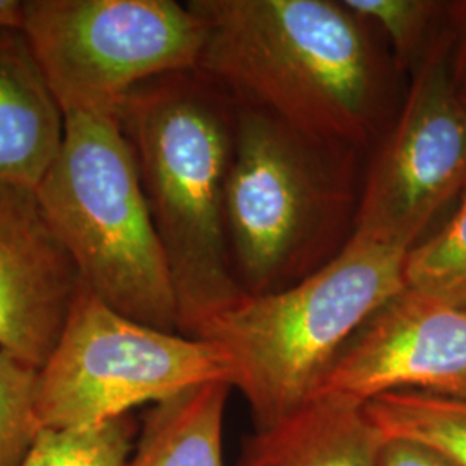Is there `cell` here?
<instances>
[{
	"mask_svg": "<svg viewBox=\"0 0 466 466\" xmlns=\"http://www.w3.org/2000/svg\"><path fill=\"white\" fill-rule=\"evenodd\" d=\"M198 71L237 106L360 154L392 121L400 71L382 36L342 0H190Z\"/></svg>",
	"mask_w": 466,
	"mask_h": 466,
	"instance_id": "cell-1",
	"label": "cell"
},
{
	"mask_svg": "<svg viewBox=\"0 0 466 466\" xmlns=\"http://www.w3.org/2000/svg\"><path fill=\"white\" fill-rule=\"evenodd\" d=\"M117 117L127 135L177 299V330L190 337L246 294L227 237V185L237 104L198 69L135 86Z\"/></svg>",
	"mask_w": 466,
	"mask_h": 466,
	"instance_id": "cell-2",
	"label": "cell"
},
{
	"mask_svg": "<svg viewBox=\"0 0 466 466\" xmlns=\"http://www.w3.org/2000/svg\"><path fill=\"white\" fill-rule=\"evenodd\" d=\"M408 250L350 237L308 279L244 296L208 318L192 339L215 346L228 380L248 400L256 429L313 400L333 361L404 285Z\"/></svg>",
	"mask_w": 466,
	"mask_h": 466,
	"instance_id": "cell-3",
	"label": "cell"
},
{
	"mask_svg": "<svg viewBox=\"0 0 466 466\" xmlns=\"http://www.w3.org/2000/svg\"><path fill=\"white\" fill-rule=\"evenodd\" d=\"M361 154L319 144L237 106L227 185V237L246 296L282 290L313 275L354 233Z\"/></svg>",
	"mask_w": 466,
	"mask_h": 466,
	"instance_id": "cell-4",
	"label": "cell"
},
{
	"mask_svg": "<svg viewBox=\"0 0 466 466\" xmlns=\"http://www.w3.org/2000/svg\"><path fill=\"white\" fill-rule=\"evenodd\" d=\"M35 194L86 289L123 317L178 333L167 254L117 115H66Z\"/></svg>",
	"mask_w": 466,
	"mask_h": 466,
	"instance_id": "cell-5",
	"label": "cell"
},
{
	"mask_svg": "<svg viewBox=\"0 0 466 466\" xmlns=\"http://www.w3.org/2000/svg\"><path fill=\"white\" fill-rule=\"evenodd\" d=\"M21 32L66 115H117L135 86L198 69L202 25L175 0H26Z\"/></svg>",
	"mask_w": 466,
	"mask_h": 466,
	"instance_id": "cell-6",
	"label": "cell"
},
{
	"mask_svg": "<svg viewBox=\"0 0 466 466\" xmlns=\"http://www.w3.org/2000/svg\"><path fill=\"white\" fill-rule=\"evenodd\" d=\"M221 379L228 370L215 346L123 317L82 283L40 368L36 415L44 431L90 429Z\"/></svg>",
	"mask_w": 466,
	"mask_h": 466,
	"instance_id": "cell-7",
	"label": "cell"
},
{
	"mask_svg": "<svg viewBox=\"0 0 466 466\" xmlns=\"http://www.w3.org/2000/svg\"><path fill=\"white\" fill-rule=\"evenodd\" d=\"M398 116L373 147L352 237L410 250L466 188V106L452 66V34H437Z\"/></svg>",
	"mask_w": 466,
	"mask_h": 466,
	"instance_id": "cell-8",
	"label": "cell"
},
{
	"mask_svg": "<svg viewBox=\"0 0 466 466\" xmlns=\"http://www.w3.org/2000/svg\"><path fill=\"white\" fill-rule=\"evenodd\" d=\"M402 390L466 400V308L402 289L350 339L315 396L367 404Z\"/></svg>",
	"mask_w": 466,
	"mask_h": 466,
	"instance_id": "cell-9",
	"label": "cell"
},
{
	"mask_svg": "<svg viewBox=\"0 0 466 466\" xmlns=\"http://www.w3.org/2000/svg\"><path fill=\"white\" fill-rule=\"evenodd\" d=\"M82 283L35 190L0 182V350L44 367Z\"/></svg>",
	"mask_w": 466,
	"mask_h": 466,
	"instance_id": "cell-10",
	"label": "cell"
},
{
	"mask_svg": "<svg viewBox=\"0 0 466 466\" xmlns=\"http://www.w3.org/2000/svg\"><path fill=\"white\" fill-rule=\"evenodd\" d=\"M65 137V113L25 34L0 28V182L35 190Z\"/></svg>",
	"mask_w": 466,
	"mask_h": 466,
	"instance_id": "cell-11",
	"label": "cell"
},
{
	"mask_svg": "<svg viewBox=\"0 0 466 466\" xmlns=\"http://www.w3.org/2000/svg\"><path fill=\"white\" fill-rule=\"evenodd\" d=\"M383 441L365 404L315 396L256 429L237 466H377Z\"/></svg>",
	"mask_w": 466,
	"mask_h": 466,
	"instance_id": "cell-12",
	"label": "cell"
},
{
	"mask_svg": "<svg viewBox=\"0 0 466 466\" xmlns=\"http://www.w3.org/2000/svg\"><path fill=\"white\" fill-rule=\"evenodd\" d=\"M228 380L188 387L152 404L127 466H225L223 425Z\"/></svg>",
	"mask_w": 466,
	"mask_h": 466,
	"instance_id": "cell-13",
	"label": "cell"
},
{
	"mask_svg": "<svg viewBox=\"0 0 466 466\" xmlns=\"http://www.w3.org/2000/svg\"><path fill=\"white\" fill-rule=\"evenodd\" d=\"M385 437L427 444L456 466H466V400L402 390L365 404Z\"/></svg>",
	"mask_w": 466,
	"mask_h": 466,
	"instance_id": "cell-14",
	"label": "cell"
},
{
	"mask_svg": "<svg viewBox=\"0 0 466 466\" xmlns=\"http://www.w3.org/2000/svg\"><path fill=\"white\" fill-rule=\"evenodd\" d=\"M404 285L441 302L466 308V188L446 227L408 250Z\"/></svg>",
	"mask_w": 466,
	"mask_h": 466,
	"instance_id": "cell-15",
	"label": "cell"
},
{
	"mask_svg": "<svg viewBox=\"0 0 466 466\" xmlns=\"http://www.w3.org/2000/svg\"><path fill=\"white\" fill-rule=\"evenodd\" d=\"M137 433L132 415L90 429L42 431L21 466H127Z\"/></svg>",
	"mask_w": 466,
	"mask_h": 466,
	"instance_id": "cell-16",
	"label": "cell"
},
{
	"mask_svg": "<svg viewBox=\"0 0 466 466\" xmlns=\"http://www.w3.org/2000/svg\"><path fill=\"white\" fill-rule=\"evenodd\" d=\"M354 15L365 19L382 36L385 47L402 73L413 71L437 34L433 25L446 9L431 0H342Z\"/></svg>",
	"mask_w": 466,
	"mask_h": 466,
	"instance_id": "cell-17",
	"label": "cell"
},
{
	"mask_svg": "<svg viewBox=\"0 0 466 466\" xmlns=\"http://www.w3.org/2000/svg\"><path fill=\"white\" fill-rule=\"evenodd\" d=\"M40 368L0 350V466H21L42 425L36 415Z\"/></svg>",
	"mask_w": 466,
	"mask_h": 466,
	"instance_id": "cell-18",
	"label": "cell"
},
{
	"mask_svg": "<svg viewBox=\"0 0 466 466\" xmlns=\"http://www.w3.org/2000/svg\"><path fill=\"white\" fill-rule=\"evenodd\" d=\"M377 466H456L427 444L402 437H385Z\"/></svg>",
	"mask_w": 466,
	"mask_h": 466,
	"instance_id": "cell-19",
	"label": "cell"
},
{
	"mask_svg": "<svg viewBox=\"0 0 466 466\" xmlns=\"http://www.w3.org/2000/svg\"><path fill=\"white\" fill-rule=\"evenodd\" d=\"M452 25V66L456 80L466 92V2L452 4L448 7Z\"/></svg>",
	"mask_w": 466,
	"mask_h": 466,
	"instance_id": "cell-20",
	"label": "cell"
},
{
	"mask_svg": "<svg viewBox=\"0 0 466 466\" xmlns=\"http://www.w3.org/2000/svg\"><path fill=\"white\" fill-rule=\"evenodd\" d=\"M23 25V2L0 0V28H17Z\"/></svg>",
	"mask_w": 466,
	"mask_h": 466,
	"instance_id": "cell-21",
	"label": "cell"
},
{
	"mask_svg": "<svg viewBox=\"0 0 466 466\" xmlns=\"http://www.w3.org/2000/svg\"><path fill=\"white\" fill-rule=\"evenodd\" d=\"M463 100H465V106H466V92H463Z\"/></svg>",
	"mask_w": 466,
	"mask_h": 466,
	"instance_id": "cell-22",
	"label": "cell"
}]
</instances>
